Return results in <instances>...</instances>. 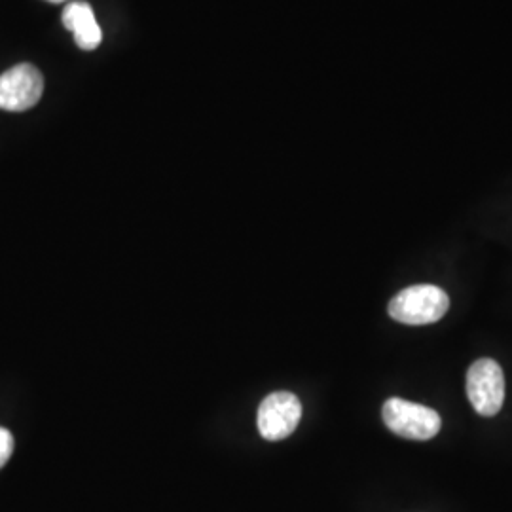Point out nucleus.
Instances as JSON below:
<instances>
[{"mask_svg":"<svg viewBox=\"0 0 512 512\" xmlns=\"http://www.w3.org/2000/svg\"><path fill=\"white\" fill-rule=\"evenodd\" d=\"M450 298L435 285L408 287L389 302V315L404 325H431L446 315Z\"/></svg>","mask_w":512,"mask_h":512,"instance_id":"nucleus-1","label":"nucleus"},{"mask_svg":"<svg viewBox=\"0 0 512 512\" xmlns=\"http://www.w3.org/2000/svg\"><path fill=\"white\" fill-rule=\"evenodd\" d=\"M385 425L395 435L410 440H429L440 431V416L423 404L410 403L404 399H389L382 410Z\"/></svg>","mask_w":512,"mask_h":512,"instance_id":"nucleus-2","label":"nucleus"},{"mask_svg":"<svg viewBox=\"0 0 512 512\" xmlns=\"http://www.w3.org/2000/svg\"><path fill=\"white\" fill-rule=\"evenodd\" d=\"M467 397L480 416L492 418L505 401V376L494 359H478L467 372Z\"/></svg>","mask_w":512,"mask_h":512,"instance_id":"nucleus-3","label":"nucleus"},{"mask_svg":"<svg viewBox=\"0 0 512 512\" xmlns=\"http://www.w3.org/2000/svg\"><path fill=\"white\" fill-rule=\"evenodd\" d=\"M44 92V78L35 65L21 63L0 74V109L23 112L33 109Z\"/></svg>","mask_w":512,"mask_h":512,"instance_id":"nucleus-4","label":"nucleus"},{"mask_svg":"<svg viewBox=\"0 0 512 512\" xmlns=\"http://www.w3.org/2000/svg\"><path fill=\"white\" fill-rule=\"evenodd\" d=\"M302 418V404L289 391L268 395L258 408V431L266 440H283L293 435Z\"/></svg>","mask_w":512,"mask_h":512,"instance_id":"nucleus-5","label":"nucleus"},{"mask_svg":"<svg viewBox=\"0 0 512 512\" xmlns=\"http://www.w3.org/2000/svg\"><path fill=\"white\" fill-rule=\"evenodd\" d=\"M63 25L73 31L74 40L82 50H95L103 40L101 27L95 21V14L88 2H71L63 12Z\"/></svg>","mask_w":512,"mask_h":512,"instance_id":"nucleus-6","label":"nucleus"},{"mask_svg":"<svg viewBox=\"0 0 512 512\" xmlns=\"http://www.w3.org/2000/svg\"><path fill=\"white\" fill-rule=\"evenodd\" d=\"M14 452V437L8 429L0 427V469L8 463V459L12 458Z\"/></svg>","mask_w":512,"mask_h":512,"instance_id":"nucleus-7","label":"nucleus"},{"mask_svg":"<svg viewBox=\"0 0 512 512\" xmlns=\"http://www.w3.org/2000/svg\"><path fill=\"white\" fill-rule=\"evenodd\" d=\"M50 2H65V0H50Z\"/></svg>","mask_w":512,"mask_h":512,"instance_id":"nucleus-8","label":"nucleus"}]
</instances>
